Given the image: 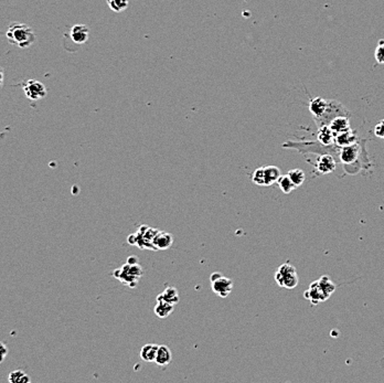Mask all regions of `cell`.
I'll return each instance as SVG.
<instances>
[{"mask_svg": "<svg viewBox=\"0 0 384 383\" xmlns=\"http://www.w3.org/2000/svg\"><path fill=\"white\" fill-rule=\"evenodd\" d=\"M6 35L11 45L21 49L29 48L35 42V33L33 30L24 23H12Z\"/></svg>", "mask_w": 384, "mask_h": 383, "instance_id": "1", "label": "cell"}, {"mask_svg": "<svg viewBox=\"0 0 384 383\" xmlns=\"http://www.w3.org/2000/svg\"><path fill=\"white\" fill-rule=\"evenodd\" d=\"M274 277L275 282L278 285L288 289L295 288L299 283L298 274H297L295 266H293V265L289 263H285L281 265V266L277 269Z\"/></svg>", "mask_w": 384, "mask_h": 383, "instance_id": "2", "label": "cell"}, {"mask_svg": "<svg viewBox=\"0 0 384 383\" xmlns=\"http://www.w3.org/2000/svg\"><path fill=\"white\" fill-rule=\"evenodd\" d=\"M210 281H211L212 290L220 297L225 298L231 294L233 289V281L231 279L224 277L219 272H215L210 276Z\"/></svg>", "mask_w": 384, "mask_h": 383, "instance_id": "3", "label": "cell"}, {"mask_svg": "<svg viewBox=\"0 0 384 383\" xmlns=\"http://www.w3.org/2000/svg\"><path fill=\"white\" fill-rule=\"evenodd\" d=\"M24 94L31 101H39L47 96V89L41 82L35 80H28L21 84Z\"/></svg>", "mask_w": 384, "mask_h": 383, "instance_id": "4", "label": "cell"}, {"mask_svg": "<svg viewBox=\"0 0 384 383\" xmlns=\"http://www.w3.org/2000/svg\"><path fill=\"white\" fill-rule=\"evenodd\" d=\"M361 146L358 143H355L349 146L340 147V160L345 165H351L357 162V159L360 155Z\"/></svg>", "mask_w": 384, "mask_h": 383, "instance_id": "5", "label": "cell"}, {"mask_svg": "<svg viewBox=\"0 0 384 383\" xmlns=\"http://www.w3.org/2000/svg\"><path fill=\"white\" fill-rule=\"evenodd\" d=\"M328 105H329V101H326L321 97L312 98L311 102H309L308 107L309 110H311V113L313 114L316 123L319 122L325 116L328 109Z\"/></svg>", "mask_w": 384, "mask_h": 383, "instance_id": "6", "label": "cell"}, {"mask_svg": "<svg viewBox=\"0 0 384 383\" xmlns=\"http://www.w3.org/2000/svg\"><path fill=\"white\" fill-rule=\"evenodd\" d=\"M303 297L311 301L313 305H318L320 302L326 301L328 299L323 290H321L318 281H315L311 284L309 288L303 293Z\"/></svg>", "mask_w": 384, "mask_h": 383, "instance_id": "7", "label": "cell"}, {"mask_svg": "<svg viewBox=\"0 0 384 383\" xmlns=\"http://www.w3.org/2000/svg\"><path fill=\"white\" fill-rule=\"evenodd\" d=\"M316 169L319 171V174L321 175H327L330 174L334 169H336V160L331 156L328 155V154H324L321 155L317 163H316Z\"/></svg>", "mask_w": 384, "mask_h": 383, "instance_id": "8", "label": "cell"}, {"mask_svg": "<svg viewBox=\"0 0 384 383\" xmlns=\"http://www.w3.org/2000/svg\"><path fill=\"white\" fill-rule=\"evenodd\" d=\"M336 133H334L329 125L319 127L318 131V143L325 147H329L336 144Z\"/></svg>", "mask_w": 384, "mask_h": 383, "instance_id": "9", "label": "cell"}, {"mask_svg": "<svg viewBox=\"0 0 384 383\" xmlns=\"http://www.w3.org/2000/svg\"><path fill=\"white\" fill-rule=\"evenodd\" d=\"M90 30L89 28L84 26V24H75L71 28L70 35L73 42L78 43V45H82V43L86 42L89 39Z\"/></svg>", "mask_w": 384, "mask_h": 383, "instance_id": "10", "label": "cell"}, {"mask_svg": "<svg viewBox=\"0 0 384 383\" xmlns=\"http://www.w3.org/2000/svg\"><path fill=\"white\" fill-rule=\"evenodd\" d=\"M152 242L155 246H156L157 251H165L171 248V245L173 243V238L168 232L159 231L157 236L155 237Z\"/></svg>", "mask_w": 384, "mask_h": 383, "instance_id": "11", "label": "cell"}, {"mask_svg": "<svg viewBox=\"0 0 384 383\" xmlns=\"http://www.w3.org/2000/svg\"><path fill=\"white\" fill-rule=\"evenodd\" d=\"M329 126L331 127L332 131L336 134L343 133L347 131H350L351 129L349 119L348 117H345L344 115H340V116L334 117V119L330 122Z\"/></svg>", "mask_w": 384, "mask_h": 383, "instance_id": "12", "label": "cell"}, {"mask_svg": "<svg viewBox=\"0 0 384 383\" xmlns=\"http://www.w3.org/2000/svg\"><path fill=\"white\" fill-rule=\"evenodd\" d=\"M180 298H179V293L175 287H167L163 294L157 296V301H166L170 305L176 306Z\"/></svg>", "mask_w": 384, "mask_h": 383, "instance_id": "13", "label": "cell"}, {"mask_svg": "<svg viewBox=\"0 0 384 383\" xmlns=\"http://www.w3.org/2000/svg\"><path fill=\"white\" fill-rule=\"evenodd\" d=\"M358 137L356 132L352 131H347L343 133H339L336 135V145L338 147H344V146H349L357 143Z\"/></svg>", "mask_w": 384, "mask_h": 383, "instance_id": "14", "label": "cell"}, {"mask_svg": "<svg viewBox=\"0 0 384 383\" xmlns=\"http://www.w3.org/2000/svg\"><path fill=\"white\" fill-rule=\"evenodd\" d=\"M171 360H172L171 350L165 344L159 346L157 357H156V360H155V362H156L160 367H167L168 364H170Z\"/></svg>", "mask_w": 384, "mask_h": 383, "instance_id": "15", "label": "cell"}, {"mask_svg": "<svg viewBox=\"0 0 384 383\" xmlns=\"http://www.w3.org/2000/svg\"><path fill=\"white\" fill-rule=\"evenodd\" d=\"M158 344H153V343H148L145 344L144 347H141L140 350V358L146 362H155L157 357V352H158Z\"/></svg>", "mask_w": 384, "mask_h": 383, "instance_id": "16", "label": "cell"}, {"mask_svg": "<svg viewBox=\"0 0 384 383\" xmlns=\"http://www.w3.org/2000/svg\"><path fill=\"white\" fill-rule=\"evenodd\" d=\"M111 274H113L115 279L120 280L123 284H126V285H128L129 287H132V288H135L136 286H137V283L139 281V279H137V277L125 273V272L122 270V267L115 270Z\"/></svg>", "mask_w": 384, "mask_h": 383, "instance_id": "17", "label": "cell"}, {"mask_svg": "<svg viewBox=\"0 0 384 383\" xmlns=\"http://www.w3.org/2000/svg\"><path fill=\"white\" fill-rule=\"evenodd\" d=\"M173 308H175V306L168 304V302L157 301L156 306H155V308H153V312H155V315H156L158 318L165 319L167 317H169L170 315L172 314Z\"/></svg>", "mask_w": 384, "mask_h": 383, "instance_id": "18", "label": "cell"}, {"mask_svg": "<svg viewBox=\"0 0 384 383\" xmlns=\"http://www.w3.org/2000/svg\"><path fill=\"white\" fill-rule=\"evenodd\" d=\"M265 169V176H266V187L272 186L275 182L278 181V179L281 178V170L276 166H266L264 167Z\"/></svg>", "mask_w": 384, "mask_h": 383, "instance_id": "19", "label": "cell"}, {"mask_svg": "<svg viewBox=\"0 0 384 383\" xmlns=\"http://www.w3.org/2000/svg\"><path fill=\"white\" fill-rule=\"evenodd\" d=\"M317 281H318V284H319V286H320L321 290H323L324 294L326 295V297H327V298H329L330 296L332 295V293H333L334 290H336V288H337L336 284H334V283L329 279V276H326V275L321 276L320 279L317 280Z\"/></svg>", "mask_w": 384, "mask_h": 383, "instance_id": "20", "label": "cell"}, {"mask_svg": "<svg viewBox=\"0 0 384 383\" xmlns=\"http://www.w3.org/2000/svg\"><path fill=\"white\" fill-rule=\"evenodd\" d=\"M8 381L10 383H30L31 379L26 372L22 371V370H16V371H12L9 373Z\"/></svg>", "mask_w": 384, "mask_h": 383, "instance_id": "21", "label": "cell"}, {"mask_svg": "<svg viewBox=\"0 0 384 383\" xmlns=\"http://www.w3.org/2000/svg\"><path fill=\"white\" fill-rule=\"evenodd\" d=\"M277 183H278V186H280V189L283 191L284 194H290L293 190L296 189V186L292 181V179L289 178L288 175L281 176V178L278 179Z\"/></svg>", "mask_w": 384, "mask_h": 383, "instance_id": "22", "label": "cell"}, {"mask_svg": "<svg viewBox=\"0 0 384 383\" xmlns=\"http://www.w3.org/2000/svg\"><path fill=\"white\" fill-rule=\"evenodd\" d=\"M122 270L129 275H133L135 277H137V279H140L142 274H144V270H142V267L140 266L139 264H128V263H126L125 265H123Z\"/></svg>", "mask_w": 384, "mask_h": 383, "instance_id": "23", "label": "cell"}, {"mask_svg": "<svg viewBox=\"0 0 384 383\" xmlns=\"http://www.w3.org/2000/svg\"><path fill=\"white\" fill-rule=\"evenodd\" d=\"M289 178L292 179V181L294 182V184L297 187H300L301 184L303 183V181H305V172H303V170L301 169H293V170H289L288 174Z\"/></svg>", "mask_w": 384, "mask_h": 383, "instance_id": "24", "label": "cell"}, {"mask_svg": "<svg viewBox=\"0 0 384 383\" xmlns=\"http://www.w3.org/2000/svg\"><path fill=\"white\" fill-rule=\"evenodd\" d=\"M106 2L108 7L114 12H117V14L125 11L129 5L128 0H106Z\"/></svg>", "mask_w": 384, "mask_h": 383, "instance_id": "25", "label": "cell"}, {"mask_svg": "<svg viewBox=\"0 0 384 383\" xmlns=\"http://www.w3.org/2000/svg\"><path fill=\"white\" fill-rule=\"evenodd\" d=\"M252 181L255 184H257V186H265L266 176H265L264 167H261V168H257L254 170L252 175Z\"/></svg>", "mask_w": 384, "mask_h": 383, "instance_id": "26", "label": "cell"}, {"mask_svg": "<svg viewBox=\"0 0 384 383\" xmlns=\"http://www.w3.org/2000/svg\"><path fill=\"white\" fill-rule=\"evenodd\" d=\"M374 58L377 63L384 64V40H380L379 43H377L374 52Z\"/></svg>", "mask_w": 384, "mask_h": 383, "instance_id": "27", "label": "cell"}, {"mask_svg": "<svg viewBox=\"0 0 384 383\" xmlns=\"http://www.w3.org/2000/svg\"><path fill=\"white\" fill-rule=\"evenodd\" d=\"M374 135L376 137L384 139V120L380 121L374 127Z\"/></svg>", "mask_w": 384, "mask_h": 383, "instance_id": "28", "label": "cell"}, {"mask_svg": "<svg viewBox=\"0 0 384 383\" xmlns=\"http://www.w3.org/2000/svg\"><path fill=\"white\" fill-rule=\"evenodd\" d=\"M127 241L131 245H137V234L136 233L131 234V236L127 238Z\"/></svg>", "mask_w": 384, "mask_h": 383, "instance_id": "29", "label": "cell"}, {"mask_svg": "<svg viewBox=\"0 0 384 383\" xmlns=\"http://www.w3.org/2000/svg\"><path fill=\"white\" fill-rule=\"evenodd\" d=\"M0 346H2V362H3L5 360L6 356H7V354H8V348L6 347V344L4 342H2V344Z\"/></svg>", "mask_w": 384, "mask_h": 383, "instance_id": "30", "label": "cell"}, {"mask_svg": "<svg viewBox=\"0 0 384 383\" xmlns=\"http://www.w3.org/2000/svg\"><path fill=\"white\" fill-rule=\"evenodd\" d=\"M127 263L128 264H139V259L137 256H129L127 258Z\"/></svg>", "mask_w": 384, "mask_h": 383, "instance_id": "31", "label": "cell"}]
</instances>
